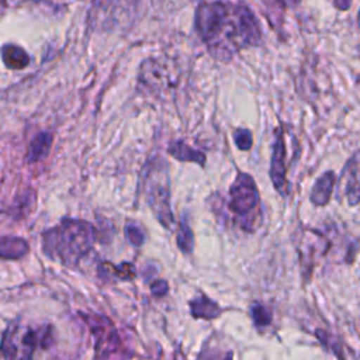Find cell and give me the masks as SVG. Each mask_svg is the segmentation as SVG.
<instances>
[{
	"label": "cell",
	"mask_w": 360,
	"mask_h": 360,
	"mask_svg": "<svg viewBox=\"0 0 360 360\" xmlns=\"http://www.w3.org/2000/svg\"><path fill=\"white\" fill-rule=\"evenodd\" d=\"M333 184H335V173L333 172H326L323 173L314 184L312 190H311V201L315 205H325L332 194L333 190Z\"/></svg>",
	"instance_id": "ba28073f"
},
{
	"label": "cell",
	"mask_w": 360,
	"mask_h": 360,
	"mask_svg": "<svg viewBox=\"0 0 360 360\" xmlns=\"http://www.w3.org/2000/svg\"><path fill=\"white\" fill-rule=\"evenodd\" d=\"M28 252V245L21 238L3 236L1 238V257L3 259H18Z\"/></svg>",
	"instance_id": "7c38bea8"
},
{
	"label": "cell",
	"mask_w": 360,
	"mask_h": 360,
	"mask_svg": "<svg viewBox=\"0 0 360 360\" xmlns=\"http://www.w3.org/2000/svg\"><path fill=\"white\" fill-rule=\"evenodd\" d=\"M195 31L212 58L229 60L235 53L262 42L260 24L253 11L239 3L205 1L195 10Z\"/></svg>",
	"instance_id": "6da1fadb"
},
{
	"label": "cell",
	"mask_w": 360,
	"mask_h": 360,
	"mask_svg": "<svg viewBox=\"0 0 360 360\" xmlns=\"http://www.w3.org/2000/svg\"><path fill=\"white\" fill-rule=\"evenodd\" d=\"M177 245L184 253H188L193 250V232L188 224L186 222V219L180 222L179 232H177Z\"/></svg>",
	"instance_id": "5bb4252c"
},
{
	"label": "cell",
	"mask_w": 360,
	"mask_h": 360,
	"mask_svg": "<svg viewBox=\"0 0 360 360\" xmlns=\"http://www.w3.org/2000/svg\"><path fill=\"white\" fill-rule=\"evenodd\" d=\"M285 142L283 136V131L278 128L276 131V138L273 142V152L270 160V179L273 181L274 188L281 194L287 195L288 193V181H287V165H285Z\"/></svg>",
	"instance_id": "8992f818"
},
{
	"label": "cell",
	"mask_w": 360,
	"mask_h": 360,
	"mask_svg": "<svg viewBox=\"0 0 360 360\" xmlns=\"http://www.w3.org/2000/svg\"><path fill=\"white\" fill-rule=\"evenodd\" d=\"M229 210L239 217L245 229H250L259 210V191L253 177L239 173L229 188Z\"/></svg>",
	"instance_id": "277c9868"
},
{
	"label": "cell",
	"mask_w": 360,
	"mask_h": 360,
	"mask_svg": "<svg viewBox=\"0 0 360 360\" xmlns=\"http://www.w3.org/2000/svg\"><path fill=\"white\" fill-rule=\"evenodd\" d=\"M125 235H127V239L135 245V246H139L143 243L145 240V233L143 231L136 225V224H132L129 222L127 226H125Z\"/></svg>",
	"instance_id": "2e32d148"
},
{
	"label": "cell",
	"mask_w": 360,
	"mask_h": 360,
	"mask_svg": "<svg viewBox=\"0 0 360 360\" xmlns=\"http://www.w3.org/2000/svg\"><path fill=\"white\" fill-rule=\"evenodd\" d=\"M357 24H359V27H360V11H359V18H357Z\"/></svg>",
	"instance_id": "44dd1931"
},
{
	"label": "cell",
	"mask_w": 360,
	"mask_h": 360,
	"mask_svg": "<svg viewBox=\"0 0 360 360\" xmlns=\"http://www.w3.org/2000/svg\"><path fill=\"white\" fill-rule=\"evenodd\" d=\"M152 291H153V294H159V295L165 294L167 291V283L163 280L156 281L155 284H152Z\"/></svg>",
	"instance_id": "ac0fdd59"
},
{
	"label": "cell",
	"mask_w": 360,
	"mask_h": 360,
	"mask_svg": "<svg viewBox=\"0 0 360 360\" xmlns=\"http://www.w3.org/2000/svg\"><path fill=\"white\" fill-rule=\"evenodd\" d=\"M191 312L194 316H202V318H214L219 314V308L217 307L215 302L208 300L207 297H200L198 300H194L190 305Z\"/></svg>",
	"instance_id": "4fadbf2b"
},
{
	"label": "cell",
	"mask_w": 360,
	"mask_h": 360,
	"mask_svg": "<svg viewBox=\"0 0 360 360\" xmlns=\"http://www.w3.org/2000/svg\"><path fill=\"white\" fill-rule=\"evenodd\" d=\"M252 318L257 326H266L270 323V319H271L270 312L260 304H256L252 308Z\"/></svg>",
	"instance_id": "e0dca14e"
},
{
	"label": "cell",
	"mask_w": 360,
	"mask_h": 360,
	"mask_svg": "<svg viewBox=\"0 0 360 360\" xmlns=\"http://www.w3.org/2000/svg\"><path fill=\"white\" fill-rule=\"evenodd\" d=\"M339 10H347L352 6V0H332Z\"/></svg>",
	"instance_id": "d6986e66"
},
{
	"label": "cell",
	"mask_w": 360,
	"mask_h": 360,
	"mask_svg": "<svg viewBox=\"0 0 360 360\" xmlns=\"http://www.w3.org/2000/svg\"><path fill=\"white\" fill-rule=\"evenodd\" d=\"M94 228L83 219H63L44 233V250L66 266H75L94 242Z\"/></svg>",
	"instance_id": "7a4b0ae2"
},
{
	"label": "cell",
	"mask_w": 360,
	"mask_h": 360,
	"mask_svg": "<svg viewBox=\"0 0 360 360\" xmlns=\"http://www.w3.org/2000/svg\"><path fill=\"white\" fill-rule=\"evenodd\" d=\"M340 184L350 205L360 202V149L347 160L342 170Z\"/></svg>",
	"instance_id": "52a82bcc"
},
{
	"label": "cell",
	"mask_w": 360,
	"mask_h": 360,
	"mask_svg": "<svg viewBox=\"0 0 360 360\" xmlns=\"http://www.w3.org/2000/svg\"><path fill=\"white\" fill-rule=\"evenodd\" d=\"M145 195L148 205L158 221L165 228H170L173 225V214L170 208V177L167 162L162 156H155L146 166Z\"/></svg>",
	"instance_id": "3957f363"
},
{
	"label": "cell",
	"mask_w": 360,
	"mask_h": 360,
	"mask_svg": "<svg viewBox=\"0 0 360 360\" xmlns=\"http://www.w3.org/2000/svg\"><path fill=\"white\" fill-rule=\"evenodd\" d=\"M359 80H360V76H359Z\"/></svg>",
	"instance_id": "7402d4cb"
},
{
	"label": "cell",
	"mask_w": 360,
	"mask_h": 360,
	"mask_svg": "<svg viewBox=\"0 0 360 360\" xmlns=\"http://www.w3.org/2000/svg\"><path fill=\"white\" fill-rule=\"evenodd\" d=\"M37 342L38 338L34 330L10 325L1 343L4 360H31Z\"/></svg>",
	"instance_id": "5b68a950"
},
{
	"label": "cell",
	"mask_w": 360,
	"mask_h": 360,
	"mask_svg": "<svg viewBox=\"0 0 360 360\" xmlns=\"http://www.w3.org/2000/svg\"><path fill=\"white\" fill-rule=\"evenodd\" d=\"M52 146V135L49 132H39L37 134L30 146H28V152H27V160L30 163H35L42 160L51 150Z\"/></svg>",
	"instance_id": "9c48e42d"
},
{
	"label": "cell",
	"mask_w": 360,
	"mask_h": 360,
	"mask_svg": "<svg viewBox=\"0 0 360 360\" xmlns=\"http://www.w3.org/2000/svg\"><path fill=\"white\" fill-rule=\"evenodd\" d=\"M167 150H169V155L173 156L174 159L177 160H181V162H195L198 165H204L205 162V156L202 152L191 148L190 145H187L186 142L183 141H174L172 142L169 146H167Z\"/></svg>",
	"instance_id": "30bf717a"
},
{
	"label": "cell",
	"mask_w": 360,
	"mask_h": 360,
	"mask_svg": "<svg viewBox=\"0 0 360 360\" xmlns=\"http://www.w3.org/2000/svg\"><path fill=\"white\" fill-rule=\"evenodd\" d=\"M278 3L284 7H294L300 3V0H278Z\"/></svg>",
	"instance_id": "ffe728a7"
},
{
	"label": "cell",
	"mask_w": 360,
	"mask_h": 360,
	"mask_svg": "<svg viewBox=\"0 0 360 360\" xmlns=\"http://www.w3.org/2000/svg\"><path fill=\"white\" fill-rule=\"evenodd\" d=\"M1 55H3V62L6 63V66L10 69H14V70L24 69L30 63L28 53L22 48L13 45V44L4 45Z\"/></svg>",
	"instance_id": "8fae6325"
},
{
	"label": "cell",
	"mask_w": 360,
	"mask_h": 360,
	"mask_svg": "<svg viewBox=\"0 0 360 360\" xmlns=\"http://www.w3.org/2000/svg\"><path fill=\"white\" fill-rule=\"evenodd\" d=\"M233 141L238 149L240 150H249L253 145V136L252 132L246 128H238L233 131Z\"/></svg>",
	"instance_id": "9a60e30c"
}]
</instances>
